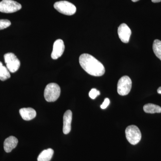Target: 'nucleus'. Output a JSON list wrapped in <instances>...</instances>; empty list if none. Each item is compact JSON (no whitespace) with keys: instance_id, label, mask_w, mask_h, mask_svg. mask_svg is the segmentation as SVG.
Masks as SVG:
<instances>
[{"instance_id":"f257e3e1","label":"nucleus","mask_w":161,"mask_h":161,"mask_svg":"<svg viewBox=\"0 0 161 161\" xmlns=\"http://www.w3.org/2000/svg\"><path fill=\"white\" fill-rule=\"evenodd\" d=\"M79 60L80 66L89 75L100 77L105 74L103 64L92 55L84 53L80 55Z\"/></svg>"},{"instance_id":"f03ea898","label":"nucleus","mask_w":161,"mask_h":161,"mask_svg":"<svg viewBox=\"0 0 161 161\" xmlns=\"http://www.w3.org/2000/svg\"><path fill=\"white\" fill-rule=\"evenodd\" d=\"M60 87L57 83L48 84L44 90V98L48 102L56 101L60 97Z\"/></svg>"},{"instance_id":"7ed1b4c3","label":"nucleus","mask_w":161,"mask_h":161,"mask_svg":"<svg viewBox=\"0 0 161 161\" xmlns=\"http://www.w3.org/2000/svg\"><path fill=\"white\" fill-rule=\"evenodd\" d=\"M126 137L127 140L132 145H135L140 142L142 133L139 129L134 125L129 126L125 131Z\"/></svg>"},{"instance_id":"20e7f679","label":"nucleus","mask_w":161,"mask_h":161,"mask_svg":"<svg viewBox=\"0 0 161 161\" xmlns=\"http://www.w3.org/2000/svg\"><path fill=\"white\" fill-rule=\"evenodd\" d=\"M54 7L59 12L66 15H72L76 12V6L67 1L57 2L54 5Z\"/></svg>"},{"instance_id":"39448f33","label":"nucleus","mask_w":161,"mask_h":161,"mask_svg":"<svg viewBox=\"0 0 161 161\" xmlns=\"http://www.w3.org/2000/svg\"><path fill=\"white\" fill-rule=\"evenodd\" d=\"M21 8V4L13 0H3L0 2V12L4 13H13Z\"/></svg>"},{"instance_id":"423d86ee","label":"nucleus","mask_w":161,"mask_h":161,"mask_svg":"<svg viewBox=\"0 0 161 161\" xmlns=\"http://www.w3.org/2000/svg\"><path fill=\"white\" fill-rule=\"evenodd\" d=\"M132 80L129 76H124L119 80L117 84V92L121 96L128 95L132 88Z\"/></svg>"},{"instance_id":"0eeeda50","label":"nucleus","mask_w":161,"mask_h":161,"mask_svg":"<svg viewBox=\"0 0 161 161\" xmlns=\"http://www.w3.org/2000/svg\"><path fill=\"white\" fill-rule=\"evenodd\" d=\"M6 67L10 73L17 71L19 68L20 62L16 56L13 53H7L4 56Z\"/></svg>"},{"instance_id":"6e6552de","label":"nucleus","mask_w":161,"mask_h":161,"mask_svg":"<svg viewBox=\"0 0 161 161\" xmlns=\"http://www.w3.org/2000/svg\"><path fill=\"white\" fill-rule=\"evenodd\" d=\"M64 48L65 47L63 40L60 39L56 40L53 46V52L51 54L52 59L57 60L60 58L63 54Z\"/></svg>"},{"instance_id":"1a4fd4ad","label":"nucleus","mask_w":161,"mask_h":161,"mask_svg":"<svg viewBox=\"0 0 161 161\" xmlns=\"http://www.w3.org/2000/svg\"><path fill=\"white\" fill-rule=\"evenodd\" d=\"M131 33H132V32H131L130 27L125 23L121 24L118 27L119 37L121 41L124 43H129Z\"/></svg>"},{"instance_id":"9d476101","label":"nucleus","mask_w":161,"mask_h":161,"mask_svg":"<svg viewBox=\"0 0 161 161\" xmlns=\"http://www.w3.org/2000/svg\"><path fill=\"white\" fill-rule=\"evenodd\" d=\"M72 112L70 110H67L63 116V131L64 134H68L71 130Z\"/></svg>"},{"instance_id":"9b49d317","label":"nucleus","mask_w":161,"mask_h":161,"mask_svg":"<svg viewBox=\"0 0 161 161\" xmlns=\"http://www.w3.org/2000/svg\"><path fill=\"white\" fill-rule=\"evenodd\" d=\"M19 113L24 120L29 121L33 119L36 116V112L31 108H23L20 109Z\"/></svg>"},{"instance_id":"f8f14e48","label":"nucleus","mask_w":161,"mask_h":161,"mask_svg":"<svg viewBox=\"0 0 161 161\" xmlns=\"http://www.w3.org/2000/svg\"><path fill=\"white\" fill-rule=\"evenodd\" d=\"M18 140L14 136H10L6 139L4 142V149L6 153L11 152L17 146Z\"/></svg>"},{"instance_id":"ddd939ff","label":"nucleus","mask_w":161,"mask_h":161,"mask_svg":"<svg viewBox=\"0 0 161 161\" xmlns=\"http://www.w3.org/2000/svg\"><path fill=\"white\" fill-rule=\"evenodd\" d=\"M53 154L54 150L50 148L43 150L39 154L37 160L38 161H50L51 160Z\"/></svg>"},{"instance_id":"4468645a","label":"nucleus","mask_w":161,"mask_h":161,"mask_svg":"<svg viewBox=\"0 0 161 161\" xmlns=\"http://www.w3.org/2000/svg\"><path fill=\"white\" fill-rule=\"evenodd\" d=\"M144 112L147 113H161V107L152 103H148L143 107Z\"/></svg>"},{"instance_id":"2eb2a0df","label":"nucleus","mask_w":161,"mask_h":161,"mask_svg":"<svg viewBox=\"0 0 161 161\" xmlns=\"http://www.w3.org/2000/svg\"><path fill=\"white\" fill-rule=\"evenodd\" d=\"M10 78V72L6 67L3 65L0 61V80L5 81Z\"/></svg>"},{"instance_id":"dca6fc26","label":"nucleus","mask_w":161,"mask_h":161,"mask_svg":"<svg viewBox=\"0 0 161 161\" xmlns=\"http://www.w3.org/2000/svg\"><path fill=\"white\" fill-rule=\"evenodd\" d=\"M153 49L156 56L161 60V41L160 40H155L153 41Z\"/></svg>"},{"instance_id":"f3484780","label":"nucleus","mask_w":161,"mask_h":161,"mask_svg":"<svg viewBox=\"0 0 161 161\" xmlns=\"http://www.w3.org/2000/svg\"><path fill=\"white\" fill-rule=\"evenodd\" d=\"M11 25V22L9 20L0 19V30L7 28Z\"/></svg>"},{"instance_id":"a211bd4d","label":"nucleus","mask_w":161,"mask_h":161,"mask_svg":"<svg viewBox=\"0 0 161 161\" xmlns=\"http://www.w3.org/2000/svg\"><path fill=\"white\" fill-rule=\"evenodd\" d=\"M100 95V92L95 88L92 89L89 94L90 98L92 99H95L98 95Z\"/></svg>"},{"instance_id":"6ab92c4d","label":"nucleus","mask_w":161,"mask_h":161,"mask_svg":"<svg viewBox=\"0 0 161 161\" xmlns=\"http://www.w3.org/2000/svg\"><path fill=\"white\" fill-rule=\"evenodd\" d=\"M110 104V100L108 98H106L105 99H104V101L103 102V103H102V104L101 105V108L103 109H104L106 108L107 107H108V106Z\"/></svg>"},{"instance_id":"aec40b11","label":"nucleus","mask_w":161,"mask_h":161,"mask_svg":"<svg viewBox=\"0 0 161 161\" xmlns=\"http://www.w3.org/2000/svg\"><path fill=\"white\" fill-rule=\"evenodd\" d=\"M153 3H158L161 2V0H151Z\"/></svg>"},{"instance_id":"412c9836","label":"nucleus","mask_w":161,"mask_h":161,"mask_svg":"<svg viewBox=\"0 0 161 161\" xmlns=\"http://www.w3.org/2000/svg\"><path fill=\"white\" fill-rule=\"evenodd\" d=\"M157 92L158 94H161V86L158 88V89L157 90Z\"/></svg>"},{"instance_id":"4be33fe9","label":"nucleus","mask_w":161,"mask_h":161,"mask_svg":"<svg viewBox=\"0 0 161 161\" xmlns=\"http://www.w3.org/2000/svg\"><path fill=\"white\" fill-rule=\"evenodd\" d=\"M139 0H132V2L135 3V2H138Z\"/></svg>"}]
</instances>
